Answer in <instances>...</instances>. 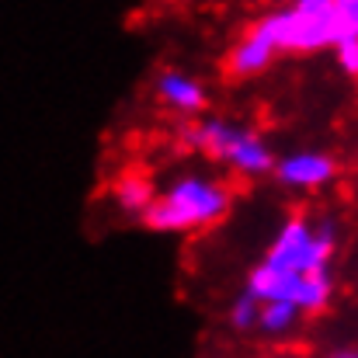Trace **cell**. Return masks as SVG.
Wrapping results in <instances>:
<instances>
[{"label":"cell","instance_id":"cell-1","mask_svg":"<svg viewBox=\"0 0 358 358\" xmlns=\"http://www.w3.org/2000/svg\"><path fill=\"white\" fill-rule=\"evenodd\" d=\"M338 223L334 220H306L292 216L271 237L261 261L250 268L243 289L261 303H292L303 317L327 310L334 296V261Z\"/></svg>","mask_w":358,"mask_h":358},{"label":"cell","instance_id":"cell-2","mask_svg":"<svg viewBox=\"0 0 358 358\" xmlns=\"http://www.w3.org/2000/svg\"><path fill=\"white\" fill-rule=\"evenodd\" d=\"M230 206H234V188L223 178L185 171L164 185V192L139 223L160 234H195L216 227L230 213Z\"/></svg>","mask_w":358,"mask_h":358},{"label":"cell","instance_id":"cell-3","mask_svg":"<svg viewBox=\"0 0 358 358\" xmlns=\"http://www.w3.org/2000/svg\"><path fill=\"white\" fill-rule=\"evenodd\" d=\"M181 139L195 153L216 160L220 167L234 171L240 178H268L275 174V164H278L271 146L247 122L227 119V115H202V119L185 122Z\"/></svg>","mask_w":358,"mask_h":358},{"label":"cell","instance_id":"cell-4","mask_svg":"<svg viewBox=\"0 0 358 358\" xmlns=\"http://www.w3.org/2000/svg\"><path fill=\"white\" fill-rule=\"evenodd\" d=\"M275 28V38L282 45V56L299 52H324L334 49L341 31H338V14L334 0H289L285 7H275L264 14Z\"/></svg>","mask_w":358,"mask_h":358},{"label":"cell","instance_id":"cell-5","mask_svg":"<svg viewBox=\"0 0 358 358\" xmlns=\"http://www.w3.org/2000/svg\"><path fill=\"white\" fill-rule=\"evenodd\" d=\"M153 94H157V101H160L167 112H174L178 119H185V122L202 119V112H206V105H209L206 84H202L195 73L178 70V66H164V70L153 77Z\"/></svg>","mask_w":358,"mask_h":358},{"label":"cell","instance_id":"cell-6","mask_svg":"<svg viewBox=\"0 0 358 358\" xmlns=\"http://www.w3.org/2000/svg\"><path fill=\"white\" fill-rule=\"evenodd\" d=\"M338 174V160L327 150H292L282 153L275 164V181L292 192H317L331 185Z\"/></svg>","mask_w":358,"mask_h":358},{"label":"cell","instance_id":"cell-7","mask_svg":"<svg viewBox=\"0 0 358 358\" xmlns=\"http://www.w3.org/2000/svg\"><path fill=\"white\" fill-rule=\"evenodd\" d=\"M157 185L146 178V174H136V171H129V174H122L119 181L112 185V199H115V206H119L125 216H136V220H143L146 213H150V206L157 202Z\"/></svg>","mask_w":358,"mask_h":358},{"label":"cell","instance_id":"cell-8","mask_svg":"<svg viewBox=\"0 0 358 358\" xmlns=\"http://www.w3.org/2000/svg\"><path fill=\"white\" fill-rule=\"evenodd\" d=\"M299 320H303V313L292 303H261L257 334H264V338H285V334L296 331Z\"/></svg>","mask_w":358,"mask_h":358},{"label":"cell","instance_id":"cell-9","mask_svg":"<svg viewBox=\"0 0 358 358\" xmlns=\"http://www.w3.org/2000/svg\"><path fill=\"white\" fill-rule=\"evenodd\" d=\"M230 327L237 331V334H254L257 331V320H261V299L254 296V292H247V289H240L237 299L230 303Z\"/></svg>","mask_w":358,"mask_h":358},{"label":"cell","instance_id":"cell-10","mask_svg":"<svg viewBox=\"0 0 358 358\" xmlns=\"http://www.w3.org/2000/svg\"><path fill=\"white\" fill-rule=\"evenodd\" d=\"M334 14H338L341 38H358V0H334Z\"/></svg>","mask_w":358,"mask_h":358},{"label":"cell","instance_id":"cell-11","mask_svg":"<svg viewBox=\"0 0 358 358\" xmlns=\"http://www.w3.org/2000/svg\"><path fill=\"white\" fill-rule=\"evenodd\" d=\"M331 52H334V63H338L348 77H358V38H341Z\"/></svg>","mask_w":358,"mask_h":358},{"label":"cell","instance_id":"cell-12","mask_svg":"<svg viewBox=\"0 0 358 358\" xmlns=\"http://www.w3.org/2000/svg\"><path fill=\"white\" fill-rule=\"evenodd\" d=\"M327 358H358V348H338V352H331Z\"/></svg>","mask_w":358,"mask_h":358}]
</instances>
